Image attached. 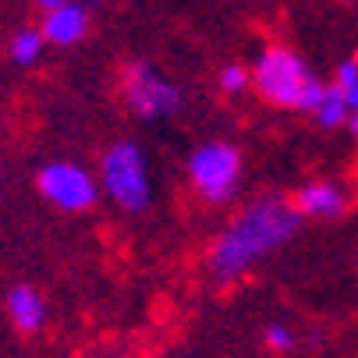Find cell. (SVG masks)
Instances as JSON below:
<instances>
[{"instance_id":"1","label":"cell","mask_w":358,"mask_h":358,"mask_svg":"<svg viewBox=\"0 0 358 358\" xmlns=\"http://www.w3.org/2000/svg\"><path fill=\"white\" fill-rule=\"evenodd\" d=\"M301 231V217L294 213L287 195H259L248 206H241L224 231L213 238L210 245V277L220 287L238 284L241 277H248L259 266L266 255L280 252L287 241H294V234Z\"/></svg>"},{"instance_id":"2","label":"cell","mask_w":358,"mask_h":358,"mask_svg":"<svg viewBox=\"0 0 358 358\" xmlns=\"http://www.w3.org/2000/svg\"><path fill=\"white\" fill-rule=\"evenodd\" d=\"M248 71H252V85L259 92V99L270 107H280V110L313 114L327 89V82L313 75V68L301 61L298 50H291L284 43L263 46Z\"/></svg>"},{"instance_id":"3","label":"cell","mask_w":358,"mask_h":358,"mask_svg":"<svg viewBox=\"0 0 358 358\" xmlns=\"http://www.w3.org/2000/svg\"><path fill=\"white\" fill-rule=\"evenodd\" d=\"M99 192L124 213L149 210L152 181H149V164L138 142L117 138L103 149V157H99Z\"/></svg>"},{"instance_id":"4","label":"cell","mask_w":358,"mask_h":358,"mask_svg":"<svg viewBox=\"0 0 358 358\" xmlns=\"http://www.w3.org/2000/svg\"><path fill=\"white\" fill-rule=\"evenodd\" d=\"M241 174H245V157L234 142H199L188 152V181L199 192L202 202L210 206H227L241 192Z\"/></svg>"},{"instance_id":"5","label":"cell","mask_w":358,"mask_h":358,"mask_svg":"<svg viewBox=\"0 0 358 358\" xmlns=\"http://www.w3.org/2000/svg\"><path fill=\"white\" fill-rule=\"evenodd\" d=\"M121 99L138 121H171L185 110V89L149 61H128L121 68Z\"/></svg>"},{"instance_id":"6","label":"cell","mask_w":358,"mask_h":358,"mask_svg":"<svg viewBox=\"0 0 358 358\" xmlns=\"http://www.w3.org/2000/svg\"><path fill=\"white\" fill-rule=\"evenodd\" d=\"M36 192L57 206L61 213H85L96 206L99 199V185L96 178L82 167V164H71V160H54L36 171Z\"/></svg>"},{"instance_id":"7","label":"cell","mask_w":358,"mask_h":358,"mask_svg":"<svg viewBox=\"0 0 358 358\" xmlns=\"http://www.w3.org/2000/svg\"><path fill=\"white\" fill-rule=\"evenodd\" d=\"M291 206L301 220H341L351 210V195L344 185L323 178V181H309L291 195Z\"/></svg>"},{"instance_id":"8","label":"cell","mask_w":358,"mask_h":358,"mask_svg":"<svg viewBox=\"0 0 358 358\" xmlns=\"http://www.w3.org/2000/svg\"><path fill=\"white\" fill-rule=\"evenodd\" d=\"M89 25H92L89 8L78 4V0H68L64 8L46 11L36 29L43 32L46 46H64V50H68V46H75V43H82V39L89 36Z\"/></svg>"},{"instance_id":"9","label":"cell","mask_w":358,"mask_h":358,"mask_svg":"<svg viewBox=\"0 0 358 358\" xmlns=\"http://www.w3.org/2000/svg\"><path fill=\"white\" fill-rule=\"evenodd\" d=\"M4 309H8V320H11V327L18 334H39L46 327V298L32 284L8 287Z\"/></svg>"},{"instance_id":"10","label":"cell","mask_w":358,"mask_h":358,"mask_svg":"<svg viewBox=\"0 0 358 358\" xmlns=\"http://www.w3.org/2000/svg\"><path fill=\"white\" fill-rule=\"evenodd\" d=\"M313 117H316V124L327 128V131L344 128L348 117H351V110H348V92H341L337 85H327L323 96H320V103H316V110H313Z\"/></svg>"},{"instance_id":"11","label":"cell","mask_w":358,"mask_h":358,"mask_svg":"<svg viewBox=\"0 0 358 358\" xmlns=\"http://www.w3.org/2000/svg\"><path fill=\"white\" fill-rule=\"evenodd\" d=\"M43 50H46L43 32L29 25V29H18V32L11 36V43H8V57H11V64H18V68H32V64H39Z\"/></svg>"},{"instance_id":"12","label":"cell","mask_w":358,"mask_h":358,"mask_svg":"<svg viewBox=\"0 0 358 358\" xmlns=\"http://www.w3.org/2000/svg\"><path fill=\"white\" fill-rule=\"evenodd\" d=\"M217 85H220L227 96L245 92V89L252 85V71H248V64H224L220 75H217Z\"/></svg>"},{"instance_id":"13","label":"cell","mask_w":358,"mask_h":358,"mask_svg":"<svg viewBox=\"0 0 358 358\" xmlns=\"http://www.w3.org/2000/svg\"><path fill=\"white\" fill-rule=\"evenodd\" d=\"M263 344H266L270 351H277V355H287V351H294L298 337H294V330H291L287 323H270V327L263 330Z\"/></svg>"},{"instance_id":"14","label":"cell","mask_w":358,"mask_h":358,"mask_svg":"<svg viewBox=\"0 0 358 358\" xmlns=\"http://www.w3.org/2000/svg\"><path fill=\"white\" fill-rule=\"evenodd\" d=\"M330 85H337L341 92H351L355 85H358V61L355 57H344L341 64H337V71H334V82Z\"/></svg>"},{"instance_id":"15","label":"cell","mask_w":358,"mask_h":358,"mask_svg":"<svg viewBox=\"0 0 358 358\" xmlns=\"http://www.w3.org/2000/svg\"><path fill=\"white\" fill-rule=\"evenodd\" d=\"M348 110H351V117H348V128L358 135V85L348 92Z\"/></svg>"},{"instance_id":"16","label":"cell","mask_w":358,"mask_h":358,"mask_svg":"<svg viewBox=\"0 0 358 358\" xmlns=\"http://www.w3.org/2000/svg\"><path fill=\"white\" fill-rule=\"evenodd\" d=\"M36 4H39V11L46 15V11H57V8H64L68 0H36Z\"/></svg>"},{"instance_id":"17","label":"cell","mask_w":358,"mask_h":358,"mask_svg":"<svg viewBox=\"0 0 358 358\" xmlns=\"http://www.w3.org/2000/svg\"><path fill=\"white\" fill-rule=\"evenodd\" d=\"M337 4H348V0H337Z\"/></svg>"}]
</instances>
